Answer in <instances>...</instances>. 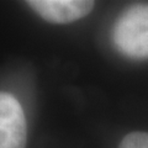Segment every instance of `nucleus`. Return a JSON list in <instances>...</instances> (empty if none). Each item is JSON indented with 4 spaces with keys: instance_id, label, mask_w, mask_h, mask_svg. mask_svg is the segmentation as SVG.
Returning a JSON list of instances; mask_svg holds the SVG:
<instances>
[{
    "instance_id": "obj_2",
    "label": "nucleus",
    "mask_w": 148,
    "mask_h": 148,
    "mask_svg": "<svg viewBox=\"0 0 148 148\" xmlns=\"http://www.w3.org/2000/svg\"><path fill=\"white\" fill-rule=\"evenodd\" d=\"M27 126L20 103L0 92V148H26Z\"/></svg>"
},
{
    "instance_id": "obj_1",
    "label": "nucleus",
    "mask_w": 148,
    "mask_h": 148,
    "mask_svg": "<svg viewBox=\"0 0 148 148\" xmlns=\"http://www.w3.org/2000/svg\"><path fill=\"white\" fill-rule=\"evenodd\" d=\"M112 42L126 57L148 58V4L133 5L121 14L112 29Z\"/></svg>"
},
{
    "instance_id": "obj_3",
    "label": "nucleus",
    "mask_w": 148,
    "mask_h": 148,
    "mask_svg": "<svg viewBox=\"0 0 148 148\" xmlns=\"http://www.w3.org/2000/svg\"><path fill=\"white\" fill-rule=\"evenodd\" d=\"M27 4L52 24H69L86 16L92 8L94 1L88 0H30Z\"/></svg>"
},
{
    "instance_id": "obj_4",
    "label": "nucleus",
    "mask_w": 148,
    "mask_h": 148,
    "mask_svg": "<svg viewBox=\"0 0 148 148\" xmlns=\"http://www.w3.org/2000/svg\"><path fill=\"white\" fill-rule=\"evenodd\" d=\"M119 148H148L147 132H132L123 138Z\"/></svg>"
}]
</instances>
